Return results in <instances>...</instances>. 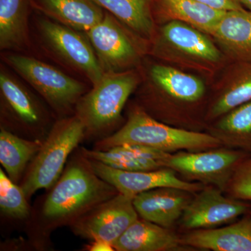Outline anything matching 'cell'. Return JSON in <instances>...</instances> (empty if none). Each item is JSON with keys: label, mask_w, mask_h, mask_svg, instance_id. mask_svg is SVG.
Segmentation results:
<instances>
[{"label": "cell", "mask_w": 251, "mask_h": 251, "mask_svg": "<svg viewBox=\"0 0 251 251\" xmlns=\"http://www.w3.org/2000/svg\"><path fill=\"white\" fill-rule=\"evenodd\" d=\"M232 191L234 196L251 201V161L239 170L234 180Z\"/></svg>", "instance_id": "28"}, {"label": "cell", "mask_w": 251, "mask_h": 251, "mask_svg": "<svg viewBox=\"0 0 251 251\" xmlns=\"http://www.w3.org/2000/svg\"><path fill=\"white\" fill-rule=\"evenodd\" d=\"M116 188L96 174L81 153L54 185L43 206V215L54 223L70 222L118 194Z\"/></svg>", "instance_id": "1"}, {"label": "cell", "mask_w": 251, "mask_h": 251, "mask_svg": "<svg viewBox=\"0 0 251 251\" xmlns=\"http://www.w3.org/2000/svg\"><path fill=\"white\" fill-rule=\"evenodd\" d=\"M34 27L38 45L46 56L80 75L91 86L98 83L103 72L85 33L43 15L34 19Z\"/></svg>", "instance_id": "4"}, {"label": "cell", "mask_w": 251, "mask_h": 251, "mask_svg": "<svg viewBox=\"0 0 251 251\" xmlns=\"http://www.w3.org/2000/svg\"><path fill=\"white\" fill-rule=\"evenodd\" d=\"M203 4L221 11H235L244 9L239 0H197Z\"/></svg>", "instance_id": "29"}, {"label": "cell", "mask_w": 251, "mask_h": 251, "mask_svg": "<svg viewBox=\"0 0 251 251\" xmlns=\"http://www.w3.org/2000/svg\"><path fill=\"white\" fill-rule=\"evenodd\" d=\"M184 192L172 188L150 190L136 195L133 205L142 219L169 228L182 216L188 204Z\"/></svg>", "instance_id": "13"}, {"label": "cell", "mask_w": 251, "mask_h": 251, "mask_svg": "<svg viewBox=\"0 0 251 251\" xmlns=\"http://www.w3.org/2000/svg\"><path fill=\"white\" fill-rule=\"evenodd\" d=\"M180 244L168 228L138 219L112 246L118 251H163L174 250Z\"/></svg>", "instance_id": "16"}, {"label": "cell", "mask_w": 251, "mask_h": 251, "mask_svg": "<svg viewBox=\"0 0 251 251\" xmlns=\"http://www.w3.org/2000/svg\"><path fill=\"white\" fill-rule=\"evenodd\" d=\"M247 204L224 197L215 189H206L188 203L181 222L188 229H209L227 224L247 212Z\"/></svg>", "instance_id": "11"}, {"label": "cell", "mask_w": 251, "mask_h": 251, "mask_svg": "<svg viewBox=\"0 0 251 251\" xmlns=\"http://www.w3.org/2000/svg\"><path fill=\"white\" fill-rule=\"evenodd\" d=\"M212 36L234 58L251 62V11H226Z\"/></svg>", "instance_id": "18"}, {"label": "cell", "mask_w": 251, "mask_h": 251, "mask_svg": "<svg viewBox=\"0 0 251 251\" xmlns=\"http://www.w3.org/2000/svg\"><path fill=\"white\" fill-rule=\"evenodd\" d=\"M237 153L226 151L171 155L166 168L193 176L210 178L229 171L239 160Z\"/></svg>", "instance_id": "19"}, {"label": "cell", "mask_w": 251, "mask_h": 251, "mask_svg": "<svg viewBox=\"0 0 251 251\" xmlns=\"http://www.w3.org/2000/svg\"><path fill=\"white\" fill-rule=\"evenodd\" d=\"M81 153L88 159L100 162L122 171H150L164 167L161 162L122 152L115 148L107 150H88L83 148Z\"/></svg>", "instance_id": "24"}, {"label": "cell", "mask_w": 251, "mask_h": 251, "mask_svg": "<svg viewBox=\"0 0 251 251\" xmlns=\"http://www.w3.org/2000/svg\"><path fill=\"white\" fill-rule=\"evenodd\" d=\"M251 100V64L244 68L230 83L213 108L215 116L223 115Z\"/></svg>", "instance_id": "25"}, {"label": "cell", "mask_w": 251, "mask_h": 251, "mask_svg": "<svg viewBox=\"0 0 251 251\" xmlns=\"http://www.w3.org/2000/svg\"><path fill=\"white\" fill-rule=\"evenodd\" d=\"M148 75L153 85L184 101L199 100L205 90L202 81L197 77L168 66L155 64L150 68Z\"/></svg>", "instance_id": "21"}, {"label": "cell", "mask_w": 251, "mask_h": 251, "mask_svg": "<svg viewBox=\"0 0 251 251\" xmlns=\"http://www.w3.org/2000/svg\"><path fill=\"white\" fill-rule=\"evenodd\" d=\"M85 136V126L76 115L62 117L54 124L21 185L27 199L55 184L68 157Z\"/></svg>", "instance_id": "6"}, {"label": "cell", "mask_w": 251, "mask_h": 251, "mask_svg": "<svg viewBox=\"0 0 251 251\" xmlns=\"http://www.w3.org/2000/svg\"><path fill=\"white\" fill-rule=\"evenodd\" d=\"M30 0H0V49L1 52L27 54L32 50L29 16Z\"/></svg>", "instance_id": "12"}, {"label": "cell", "mask_w": 251, "mask_h": 251, "mask_svg": "<svg viewBox=\"0 0 251 251\" xmlns=\"http://www.w3.org/2000/svg\"><path fill=\"white\" fill-rule=\"evenodd\" d=\"M43 16L82 32L103 19L105 10L92 0H30Z\"/></svg>", "instance_id": "14"}, {"label": "cell", "mask_w": 251, "mask_h": 251, "mask_svg": "<svg viewBox=\"0 0 251 251\" xmlns=\"http://www.w3.org/2000/svg\"><path fill=\"white\" fill-rule=\"evenodd\" d=\"M145 39L153 35L151 0H92Z\"/></svg>", "instance_id": "23"}, {"label": "cell", "mask_w": 251, "mask_h": 251, "mask_svg": "<svg viewBox=\"0 0 251 251\" xmlns=\"http://www.w3.org/2000/svg\"><path fill=\"white\" fill-rule=\"evenodd\" d=\"M161 39L195 58L215 62L221 57L219 49L201 31L179 21H172L162 28Z\"/></svg>", "instance_id": "20"}, {"label": "cell", "mask_w": 251, "mask_h": 251, "mask_svg": "<svg viewBox=\"0 0 251 251\" xmlns=\"http://www.w3.org/2000/svg\"><path fill=\"white\" fill-rule=\"evenodd\" d=\"M142 145L164 151L216 148L221 141L206 133L173 128L157 122L143 109L130 112L123 127L97 143V150H107L122 145Z\"/></svg>", "instance_id": "3"}, {"label": "cell", "mask_w": 251, "mask_h": 251, "mask_svg": "<svg viewBox=\"0 0 251 251\" xmlns=\"http://www.w3.org/2000/svg\"><path fill=\"white\" fill-rule=\"evenodd\" d=\"M219 127L251 145V100L231 110L221 122Z\"/></svg>", "instance_id": "27"}, {"label": "cell", "mask_w": 251, "mask_h": 251, "mask_svg": "<svg viewBox=\"0 0 251 251\" xmlns=\"http://www.w3.org/2000/svg\"><path fill=\"white\" fill-rule=\"evenodd\" d=\"M139 82V75L134 70L103 74L75 106L74 115L85 126V135L108 133L120 120L127 100Z\"/></svg>", "instance_id": "5"}, {"label": "cell", "mask_w": 251, "mask_h": 251, "mask_svg": "<svg viewBox=\"0 0 251 251\" xmlns=\"http://www.w3.org/2000/svg\"><path fill=\"white\" fill-rule=\"evenodd\" d=\"M1 57L59 116L66 117L75 112L77 102L87 92L85 82L33 56L1 52Z\"/></svg>", "instance_id": "2"}, {"label": "cell", "mask_w": 251, "mask_h": 251, "mask_svg": "<svg viewBox=\"0 0 251 251\" xmlns=\"http://www.w3.org/2000/svg\"><path fill=\"white\" fill-rule=\"evenodd\" d=\"M185 244L214 251H251V219H244L227 227L199 229L188 234Z\"/></svg>", "instance_id": "17"}, {"label": "cell", "mask_w": 251, "mask_h": 251, "mask_svg": "<svg viewBox=\"0 0 251 251\" xmlns=\"http://www.w3.org/2000/svg\"><path fill=\"white\" fill-rule=\"evenodd\" d=\"M153 5L158 17L184 23L211 35L226 12L197 0H151Z\"/></svg>", "instance_id": "15"}, {"label": "cell", "mask_w": 251, "mask_h": 251, "mask_svg": "<svg viewBox=\"0 0 251 251\" xmlns=\"http://www.w3.org/2000/svg\"><path fill=\"white\" fill-rule=\"evenodd\" d=\"M87 250L90 251H113L115 249L112 244L103 241H92V244L87 247Z\"/></svg>", "instance_id": "30"}, {"label": "cell", "mask_w": 251, "mask_h": 251, "mask_svg": "<svg viewBox=\"0 0 251 251\" xmlns=\"http://www.w3.org/2000/svg\"><path fill=\"white\" fill-rule=\"evenodd\" d=\"M85 33L103 74L133 70L144 52L139 41L144 37L133 35L136 32L108 11H105L100 22Z\"/></svg>", "instance_id": "7"}, {"label": "cell", "mask_w": 251, "mask_h": 251, "mask_svg": "<svg viewBox=\"0 0 251 251\" xmlns=\"http://www.w3.org/2000/svg\"><path fill=\"white\" fill-rule=\"evenodd\" d=\"M0 208L9 217L24 219L29 215L27 198L21 186L0 169Z\"/></svg>", "instance_id": "26"}, {"label": "cell", "mask_w": 251, "mask_h": 251, "mask_svg": "<svg viewBox=\"0 0 251 251\" xmlns=\"http://www.w3.org/2000/svg\"><path fill=\"white\" fill-rule=\"evenodd\" d=\"M242 4L245 5L251 11V0H239Z\"/></svg>", "instance_id": "31"}, {"label": "cell", "mask_w": 251, "mask_h": 251, "mask_svg": "<svg viewBox=\"0 0 251 251\" xmlns=\"http://www.w3.org/2000/svg\"><path fill=\"white\" fill-rule=\"evenodd\" d=\"M1 63V120L11 128L36 132L49 122V115L36 96Z\"/></svg>", "instance_id": "9"}, {"label": "cell", "mask_w": 251, "mask_h": 251, "mask_svg": "<svg viewBox=\"0 0 251 251\" xmlns=\"http://www.w3.org/2000/svg\"><path fill=\"white\" fill-rule=\"evenodd\" d=\"M42 144L39 139H24L1 127L0 163L10 179L18 182L27 163L36 156Z\"/></svg>", "instance_id": "22"}, {"label": "cell", "mask_w": 251, "mask_h": 251, "mask_svg": "<svg viewBox=\"0 0 251 251\" xmlns=\"http://www.w3.org/2000/svg\"><path fill=\"white\" fill-rule=\"evenodd\" d=\"M133 200V197L119 193L74 220L71 224L73 231L84 239L103 241L113 245L138 219Z\"/></svg>", "instance_id": "8"}, {"label": "cell", "mask_w": 251, "mask_h": 251, "mask_svg": "<svg viewBox=\"0 0 251 251\" xmlns=\"http://www.w3.org/2000/svg\"><path fill=\"white\" fill-rule=\"evenodd\" d=\"M88 160L96 174L113 186L119 193L130 197L134 198L140 193L159 188H176L191 193L201 189L200 184L179 179L171 168L125 171L112 168L99 161Z\"/></svg>", "instance_id": "10"}]
</instances>
